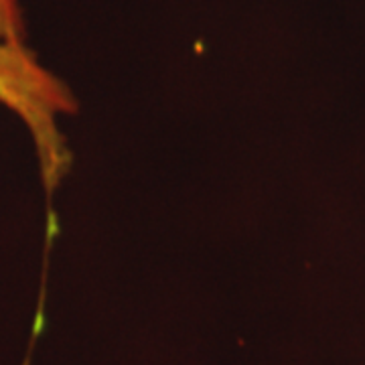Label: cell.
<instances>
[{
	"label": "cell",
	"instance_id": "obj_1",
	"mask_svg": "<svg viewBox=\"0 0 365 365\" xmlns=\"http://www.w3.org/2000/svg\"><path fill=\"white\" fill-rule=\"evenodd\" d=\"M0 104L26 126L43 185L55 191L71 167V150L59 126L61 118L78 110L71 90L26 45H0Z\"/></svg>",
	"mask_w": 365,
	"mask_h": 365
},
{
	"label": "cell",
	"instance_id": "obj_2",
	"mask_svg": "<svg viewBox=\"0 0 365 365\" xmlns=\"http://www.w3.org/2000/svg\"><path fill=\"white\" fill-rule=\"evenodd\" d=\"M21 0H0V45H26Z\"/></svg>",
	"mask_w": 365,
	"mask_h": 365
}]
</instances>
